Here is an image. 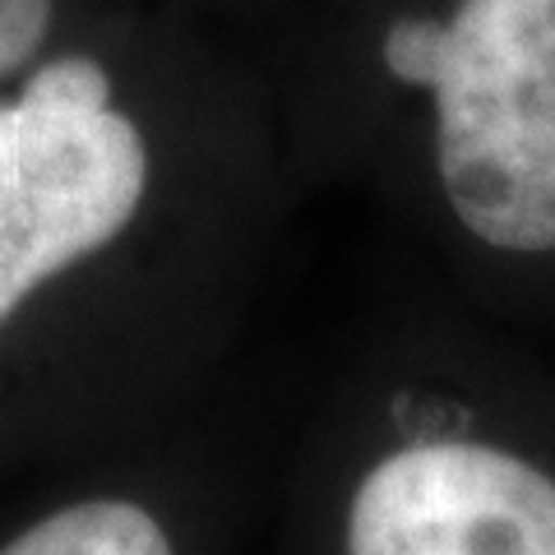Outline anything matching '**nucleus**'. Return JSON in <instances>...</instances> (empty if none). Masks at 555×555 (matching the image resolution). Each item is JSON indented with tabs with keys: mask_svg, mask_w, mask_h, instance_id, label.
<instances>
[{
	"mask_svg": "<svg viewBox=\"0 0 555 555\" xmlns=\"http://www.w3.org/2000/svg\"><path fill=\"white\" fill-rule=\"evenodd\" d=\"M297 195L259 56L167 0H89L0 83V491L232 385Z\"/></svg>",
	"mask_w": 555,
	"mask_h": 555,
	"instance_id": "1",
	"label": "nucleus"
},
{
	"mask_svg": "<svg viewBox=\"0 0 555 555\" xmlns=\"http://www.w3.org/2000/svg\"><path fill=\"white\" fill-rule=\"evenodd\" d=\"M287 158L310 167L403 112L444 222L491 259H555V0H398L292 20L259 56Z\"/></svg>",
	"mask_w": 555,
	"mask_h": 555,
	"instance_id": "2",
	"label": "nucleus"
},
{
	"mask_svg": "<svg viewBox=\"0 0 555 555\" xmlns=\"http://www.w3.org/2000/svg\"><path fill=\"white\" fill-rule=\"evenodd\" d=\"M167 5H177V10H190V14H222V10H246V5H269V10H278L283 14V5L287 0H167Z\"/></svg>",
	"mask_w": 555,
	"mask_h": 555,
	"instance_id": "6",
	"label": "nucleus"
},
{
	"mask_svg": "<svg viewBox=\"0 0 555 555\" xmlns=\"http://www.w3.org/2000/svg\"><path fill=\"white\" fill-rule=\"evenodd\" d=\"M292 379L255 352L171 426L0 491V555H250Z\"/></svg>",
	"mask_w": 555,
	"mask_h": 555,
	"instance_id": "4",
	"label": "nucleus"
},
{
	"mask_svg": "<svg viewBox=\"0 0 555 555\" xmlns=\"http://www.w3.org/2000/svg\"><path fill=\"white\" fill-rule=\"evenodd\" d=\"M89 0H0V83L42 61Z\"/></svg>",
	"mask_w": 555,
	"mask_h": 555,
	"instance_id": "5",
	"label": "nucleus"
},
{
	"mask_svg": "<svg viewBox=\"0 0 555 555\" xmlns=\"http://www.w3.org/2000/svg\"><path fill=\"white\" fill-rule=\"evenodd\" d=\"M250 555H555V467L459 389L297 366Z\"/></svg>",
	"mask_w": 555,
	"mask_h": 555,
	"instance_id": "3",
	"label": "nucleus"
}]
</instances>
